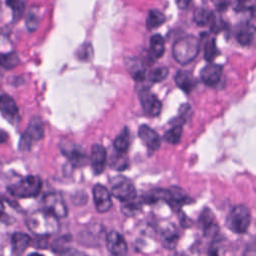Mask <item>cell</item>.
<instances>
[{"mask_svg": "<svg viewBox=\"0 0 256 256\" xmlns=\"http://www.w3.org/2000/svg\"><path fill=\"white\" fill-rule=\"evenodd\" d=\"M11 243H12L13 254L20 255L25 252L28 246L32 243V240L30 236L26 233L15 232L11 237Z\"/></svg>", "mask_w": 256, "mask_h": 256, "instance_id": "16", "label": "cell"}, {"mask_svg": "<svg viewBox=\"0 0 256 256\" xmlns=\"http://www.w3.org/2000/svg\"><path fill=\"white\" fill-rule=\"evenodd\" d=\"M44 136V124L38 117H34L30 120L26 130L21 136L19 141V149L21 151H29L32 145L41 140Z\"/></svg>", "mask_w": 256, "mask_h": 256, "instance_id": "5", "label": "cell"}, {"mask_svg": "<svg viewBox=\"0 0 256 256\" xmlns=\"http://www.w3.org/2000/svg\"><path fill=\"white\" fill-rule=\"evenodd\" d=\"M218 54H219V51L217 49L215 39H213V38L209 39L206 42L205 48H204V58H205V60L208 61V62H212L217 57Z\"/></svg>", "mask_w": 256, "mask_h": 256, "instance_id": "32", "label": "cell"}, {"mask_svg": "<svg viewBox=\"0 0 256 256\" xmlns=\"http://www.w3.org/2000/svg\"><path fill=\"white\" fill-rule=\"evenodd\" d=\"M203 1H205V2H206V1H209V0H203Z\"/></svg>", "mask_w": 256, "mask_h": 256, "instance_id": "45", "label": "cell"}, {"mask_svg": "<svg viewBox=\"0 0 256 256\" xmlns=\"http://www.w3.org/2000/svg\"><path fill=\"white\" fill-rule=\"evenodd\" d=\"M78 58L84 61H88L91 59L92 55H93V49L90 43H85L84 45H82L81 47H79L78 49Z\"/></svg>", "mask_w": 256, "mask_h": 256, "instance_id": "36", "label": "cell"}, {"mask_svg": "<svg viewBox=\"0 0 256 256\" xmlns=\"http://www.w3.org/2000/svg\"><path fill=\"white\" fill-rule=\"evenodd\" d=\"M175 83L185 93H189L195 86L194 77L189 71H178L175 75Z\"/></svg>", "mask_w": 256, "mask_h": 256, "instance_id": "19", "label": "cell"}, {"mask_svg": "<svg viewBox=\"0 0 256 256\" xmlns=\"http://www.w3.org/2000/svg\"><path fill=\"white\" fill-rule=\"evenodd\" d=\"M138 135L144 145L150 152H155L160 148L161 141L157 132L148 125H141L138 130Z\"/></svg>", "mask_w": 256, "mask_h": 256, "instance_id": "13", "label": "cell"}, {"mask_svg": "<svg viewBox=\"0 0 256 256\" xmlns=\"http://www.w3.org/2000/svg\"><path fill=\"white\" fill-rule=\"evenodd\" d=\"M182 133H183L182 125L176 124L164 133L163 138L167 143L175 145V144H178L180 142L181 137H182Z\"/></svg>", "mask_w": 256, "mask_h": 256, "instance_id": "30", "label": "cell"}, {"mask_svg": "<svg viewBox=\"0 0 256 256\" xmlns=\"http://www.w3.org/2000/svg\"><path fill=\"white\" fill-rule=\"evenodd\" d=\"M130 144V133L129 129L125 127L114 139L113 146L115 151L120 153H126Z\"/></svg>", "mask_w": 256, "mask_h": 256, "instance_id": "22", "label": "cell"}, {"mask_svg": "<svg viewBox=\"0 0 256 256\" xmlns=\"http://www.w3.org/2000/svg\"><path fill=\"white\" fill-rule=\"evenodd\" d=\"M213 2L218 10H225L229 6L231 0H213Z\"/></svg>", "mask_w": 256, "mask_h": 256, "instance_id": "39", "label": "cell"}, {"mask_svg": "<svg viewBox=\"0 0 256 256\" xmlns=\"http://www.w3.org/2000/svg\"><path fill=\"white\" fill-rule=\"evenodd\" d=\"M199 225L206 234L211 232V230L216 227L214 215L209 208L205 207L203 209V211L201 212V214L199 216Z\"/></svg>", "mask_w": 256, "mask_h": 256, "instance_id": "23", "label": "cell"}, {"mask_svg": "<svg viewBox=\"0 0 256 256\" xmlns=\"http://www.w3.org/2000/svg\"><path fill=\"white\" fill-rule=\"evenodd\" d=\"M166 21V16L157 9H152L149 11L146 19V27L149 30H153L161 26Z\"/></svg>", "mask_w": 256, "mask_h": 256, "instance_id": "24", "label": "cell"}, {"mask_svg": "<svg viewBox=\"0 0 256 256\" xmlns=\"http://www.w3.org/2000/svg\"><path fill=\"white\" fill-rule=\"evenodd\" d=\"M27 227L35 235H52L59 231V218L46 210H36L30 213L26 220Z\"/></svg>", "mask_w": 256, "mask_h": 256, "instance_id": "1", "label": "cell"}, {"mask_svg": "<svg viewBox=\"0 0 256 256\" xmlns=\"http://www.w3.org/2000/svg\"><path fill=\"white\" fill-rule=\"evenodd\" d=\"M107 159V153L105 148L100 144H94L91 148L90 162L95 175H100L104 169Z\"/></svg>", "mask_w": 256, "mask_h": 256, "instance_id": "15", "label": "cell"}, {"mask_svg": "<svg viewBox=\"0 0 256 256\" xmlns=\"http://www.w3.org/2000/svg\"><path fill=\"white\" fill-rule=\"evenodd\" d=\"M37 239L33 242V245L37 249H46L48 246V235H36Z\"/></svg>", "mask_w": 256, "mask_h": 256, "instance_id": "38", "label": "cell"}, {"mask_svg": "<svg viewBox=\"0 0 256 256\" xmlns=\"http://www.w3.org/2000/svg\"><path fill=\"white\" fill-rule=\"evenodd\" d=\"M59 147L62 154L67 157V159L74 167H81L87 163L88 157L81 146L74 143L62 141Z\"/></svg>", "mask_w": 256, "mask_h": 256, "instance_id": "9", "label": "cell"}, {"mask_svg": "<svg viewBox=\"0 0 256 256\" xmlns=\"http://www.w3.org/2000/svg\"><path fill=\"white\" fill-rule=\"evenodd\" d=\"M0 16H1V3H0Z\"/></svg>", "mask_w": 256, "mask_h": 256, "instance_id": "44", "label": "cell"}, {"mask_svg": "<svg viewBox=\"0 0 256 256\" xmlns=\"http://www.w3.org/2000/svg\"><path fill=\"white\" fill-rule=\"evenodd\" d=\"M251 223V211L245 205L234 206L226 219V226L237 234H244Z\"/></svg>", "mask_w": 256, "mask_h": 256, "instance_id": "3", "label": "cell"}, {"mask_svg": "<svg viewBox=\"0 0 256 256\" xmlns=\"http://www.w3.org/2000/svg\"><path fill=\"white\" fill-rule=\"evenodd\" d=\"M105 243L108 251L115 256L126 255L128 246L124 237L116 230H111L106 234Z\"/></svg>", "mask_w": 256, "mask_h": 256, "instance_id": "11", "label": "cell"}, {"mask_svg": "<svg viewBox=\"0 0 256 256\" xmlns=\"http://www.w3.org/2000/svg\"><path fill=\"white\" fill-rule=\"evenodd\" d=\"M127 64V70L135 81H143L145 79V68L140 61L129 59Z\"/></svg>", "mask_w": 256, "mask_h": 256, "instance_id": "25", "label": "cell"}, {"mask_svg": "<svg viewBox=\"0 0 256 256\" xmlns=\"http://www.w3.org/2000/svg\"><path fill=\"white\" fill-rule=\"evenodd\" d=\"M5 212H6L5 202L3 201V199H2V198H0V220H3V219H4Z\"/></svg>", "mask_w": 256, "mask_h": 256, "instance_id": "41", "label": "cell"}, {"mask_svg": "<svg viewBox=\"0 0 256 256\" xmlns=\"http://www.w3.org/2000/svg\"><path fill=\"white\" fill-rule=\"evenodd\" d=\"M192 116V108L188 103L182 104L179 108V113H178V121H179V125H182L183 123L187 122Z\"/></svg>", "mask_w": 256, "mask_h": 256, "instance_id": "35", "label": "cell"}, {"mask_svg": "<svg viewBox=\"0 0 256 256\" xmlns=\"http://www.w3.org/2000/svg\"><path fill=\"white\" fill-rule=\"evenodd\" d=\"M71 242L72 237L70 235H62L60 237H57L52 243H51V250L56 254H65L68 253V251L71 249Z\"/></svg>", "mask_w": 256, "mask_h": 256, "instance_id": "21", "label": "cell"}, {"mask_svg": "<svg viewBox=\"0 0 256 256\" xmlns=\"http://www.w3.org/2000/svg\"><path fill=\"white\" fill-rule=\"evenodd\" d=\"M214 14L206 8H198L194 12V22L198 26H206L210 24Z\"/></svg>", "mask_w": 256, "mask_h": 256, "instance_id": "29", "label": "cell"}, {"mask_svg": "<svg viewBox=\"0 0 256 256\" xmlns=\"http://www.w3.org/2000/svg\"><path fill=\"white\" fill-rule=\"evenodd\" d=\"M8 140V134L7 132H5L4 130L0 129V144H4L6 143Z\"/></svg>", "mask_w": 256, "mask_h": 256, "instance_id": "42", "label": "cell"}, {"mask_svg": "<svg viewBox=\"0 0 256 256\" xmlns=\"http://www.w3.org/2000/svg\"><path fill=\"white\" fill-rule=\"evenodd\" d=\"M168 73H169V70L166 67H158L150 71L148 78L151 82L157 83V82L163 81L167 77Z\"/></svg>", "mask_w": 256, "mask_h": 256, "instance_id": "34", "label": "cell"}, {"mask_svg": "<svg viewBox=\"0 0 256 256\" xmlns=\"http://www.w3.org/2000/svg\"><path fill=\"white\" fill-rule=\"evenodd\" d=\"M6 3L12 9L14 21L19 20L22 17L24 10H25V5H24L23 1H21V0H6Z\"/></svg>", "mask_w": 256, "mask_h": 256, "instance_id": "33", "label": "cell"}, {"mask_svg": "<svg viewBox=\"0 0 256 256\" xmlns=\"http://www.w3.org/2000/svg\"><path fill=\"white\" fill-rule=\"evenodd\" d=\"M122 203L123 204L121 206V211L127 217H132L138 214L141 211V207L143 204L141 200H137L136 198L129 201L122 202Z\"/></svg>", "mask_w": 256, "mask_h": 256, "instance_id": "26", "label": "cell"}, {"mask_svg": "<svg viewBox=\"0 0 256 256\" xmlns=\"http://www.w3.org/2000/svg\"><path fill=\"white\" fill-rule=\"evenodd\" d=\"M236 40L243 46L250 45L253 41V29L249 25L241 26L236 32Z\"/></svg>", "mask_w": 256, "mask_h": 256, "instance_id": "27", "label": "cell"}, {"mask_svg": "<svg viewBox=\"0 0 256 256\" xmlns=\"http://www.w3.org/2000/svg\"><path fill=\"white\" fill-rule=\"evenodd\" d=\"M161 201H165L174 211H179L182 206L190 203L191 199L182 188L172 186L168 189H161Z\"/></svg>", "mask_w": 256, "mask_h": 256, "instance_id": "7", "label": "cell"}, {"mask_svg": "<svg viewBox=\"0 0 256 256\" xmlns=\"http://www.w3.org/2000/svg\"><path fill=\"white\" fill-rule=\"evenodd\" d=\"M20 63V59L15 52L0 53V67L10 70Z\"/></svg>", "mask_w": 256, "mask_h": 256, "instance_id": "28", "label": "cell"}, {"mask_svg": "<svg viewBox=\"0 0 256 256\" xmlns=\"http://www.w3.org/2000/svg\"><path fill=\"white\" fill-rule=\"evenodd\" d=\"M0 112L7 118H13L18 115V106L15 100L8 94L0 95Z\"/></svg>", "mask_w": 256, "mask_h": 256, "instance_id": "18", "label": "cell"}, {"mask_svg": "<svg viewBox=\"0 0 256 256\" xmlns=\"http://www.w3.org/2000/svg\"><path fill=\"white\" fill-rule=\"evenodd\" d=\"M160 239L162 245L166 249H173L179 239V234L177 229L173 225H167L161 230Z\"/></svg>", "mask_w": 256, "mask_h": 256, "instance_id": "17", "label": "cell"}, {"mask_svg": "<svg viewBox=\"0 0 256 256\" xmlns=\"http://www.w3.org/2000/svg\"><path fill=\"white\" fill-rule=\"evenodd\" d=\"M110 193L121 202L132 200L137 196L133 183L124 176H115L110 180Z\"/></svg>", "mask_w": 256, "mask_h": 256, "instance_id": "6", "label": "cell"}, {"mask_svg": "<svg viewBox=\"0 0 256 256\" xmlns=\"http://www.w3.org/2000/svg\"><path fill=\"white\" fill-rule=\"evenodd\" d=\"M139 100L143 111L150 117H156L162 109L161 101L148 89H142L139 92Z\"/></svg>", "mask_w": 256, "mask_h": 256, "instance_id": "10", "label": "cell"}, {"mask_svg": "<svg viewBox=\"0 0 256 256\" xmlns=\"http://www.w3.org/2000/svg\"><path fill=\"white\" fill-rule=\"evenodd\" d=\"M199 50V39L193 35H186L175 41L172 47V54L178 63L186 65L197 57Z\"/></svg>", "mask_w": 256, "mask_h": 256, "instance_id": "2", "label": "cell"}, {"mask_svg": "<svg viewBox=\"0 0 256 256\" xmlns=\"http://www.w3.org/2000/svg\"><path fill=\"white\" fill-rule=\"evenodd\" d=\"M238 2H240V3H244V2H247V1H249V0H237Z\"/></svg>", "mask_w": 256, "mask_h": 256, "instance_id": "43", "label": "cell"}, {"mask_svg": "<svg viewBox=\"0 0 256 256\" xmlns=\"http://www.w3.org/2000/svg\"><path fill=\"white\" fill-rule=\"evenodd\" d=\"M222 66L218 65V64H214V63H210L207 64L200 73L201 76V80L202 82L209 87H216L220 81H221V77H222Z\"/></svg>", "mask_w": 256, "mask_h": 256, "instance_id": "14", "label": "cell"}, {"mask_svg": "<svg viewBox=\"0 0 256 256\" xmlns=\"http://www.w3.org/2000/svg\"><path fill=\"white\" fill-rule=\"evenodd\" d=\"M175 1H176L177 7L179 9H181V10H184V9H186L189 6V4H190V2L192 0H175Z\"/></svg>", "mask_w": 256, "mask_h": 256, "instance_id": "40", "label": "cell"}, {"mask_svg": "<svg viewBox=\"0 0 256 256\" xmlns=\"http://www.w3.org/2000/svg\"><path fill=\"white\" fill-rule=\"evenodd\" d=\"M149 52L152 58H161L165 52V41L160 34H154L150 38Z\"/></svg>", "mask_w": 256, "mask_h": 256, "instance_id": "20", "label": "cell"}, {"mask_svg": "<svg viewBox=\"0 0 256 256\" xmlns=\"http://www.w3.org/2000/svg\"><path fill=\"white\" fill-rule=\"evenodd\" d=\"M42 181L38 176L28 175L9 186L10 194L16 198H31L39 194Z\"/></svg>", "mask_w": 256, "mask_h": 256, "instance_id": "4", "label": "cell"}, {"mask_svg": "<svg viewBox=\"0 0 256 256\" xmlns=\"http://www.w3.org/2000/svg\"><path fill=\"white\" fill-rule=\"evenodd\" d=\"M93 200L95 209L99 213H105L112 207V199L109 190L101 185L96 184L93 188Z\"/></svg>", "mask_w": 256, "mask_h": 256, "instance_id": "12", "label": "cell"}, {"mask_svg": "<svg viewBox=\"0 0 256 256\" xmlns=\"http://www.w3.org/2000/svg\"><path fill=\"white\" fill-rule=\"evenodd\" d=\"M115 152H116L115 155H113L111 157L110 166L117 171H123V170L127 169L128 165H129V161L126 156V153H120L117 151H115Z\"/></svg>", "mask_w": 256, "mask_h": 256, "instance_id": "31", "label": "cell"}, {"mask_svg": "<svg viewBox=\"0 0 256 256\" xmlns=\"http://www.w3.org/2000/svg\"><path fill=\"white\" fill-rule=\"evenodd\" d=\"M43 209L52 213L57 218H65L68 214L67 205L58 192H51L46 194L42 199Z\"/></svg>", "mask_w": 256, "mask_h": 256, "instance_id": "8", "label": "cell"}, {"mask_svg": "<svg viewBox=\"0 0 256 256\" xmlns=\"http://www.w3.org/2000/svg\"><path fill=\"white\" fill-rule=\"evenodd\" d=\"M39 25V17L36 12L29 11L27 17H26V26L29 31H34L37 29Z\"/></svg>", "mask_w": 256, "mask_h": 256, "instance_id": "37", "label": "cell"}]
</instances>
